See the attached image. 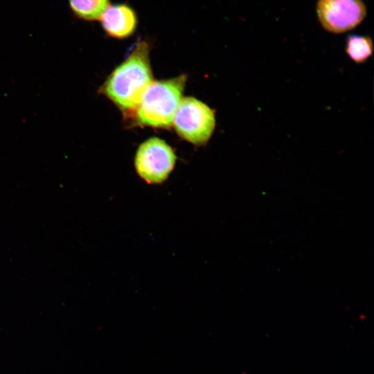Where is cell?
<instances>
[{
    "label": "cell",
    "mask_w": 374,
    "mask_h": 374,
    "mask_svg": "<svg viewBox=\"0 0 374 374\" xmlns=\"http://www.w3.org/2000/svg\"><path fill=\"white\" fill-rule=\"evenodd\" d=\"M345 50L348 57L354 62L364 63L373 54V40L367 35H349L346 39Z\"/></svg>",
    "instance_id": "ba28073f"
},
{
    "label": "cell",
    "mask_w": 374,
    "mask_h": 374,
    "mask_svg": "<svg viewBox=\"0 0 374 374\" xmlns=\"http://www.w3.org/2000/svg\"><path fill=\"white\" fill-rule=\"evenodd\" d=\"M176 155L163 140L153 137L143 142L137 150L134 166L138 175L149 184H161L168 178Z\"/></svg>",
    "instance_id": "277c9868"
},
{
    "label": "cell",
    "mask_w": 374,
    "mask_h": 374,
    "mask_svg": "<svg viewBox=\"0 0 374 374\" xmlns=\"http://www.w3.org/2000/svg\"><path fill=\"white\" fill-rule=\"evenodd\" d=\"M215 123L214 111L193 97L182 98L172 121L177 134L197 145L207 143L213 133Z\"/></svg>",
    "instance_id": "3957f363"
},
{
    "label": "cell",
    "mask_w": 374,
    "mask_h": 374,
    "mask_svg": "<svg viewBox=\"0 0 374 374\" xmlns=\"http://www.w3.org/2000/svg\"><path fill=\"white\" fill-rule=\"evenodd\" d=\"M150 51L148 42L138 41L128 57L99 89L125 115H133L143 93L152 82Z\"/></svg>",
    "instance_id": "6da1fadb"
},
{
    "label": "cell",
    "mask_w": 374,
    "mask_h": 374,
    "mask_svg": "<svg viewBox=\"0 0 374 374\" xmlns=\"http://www.w3.org/2000/svg\"><path fill=\"white\" fill-rule=\"evenodd\" d=\"M135 10L126 3L111 4L99 21L106 35L116 39H125L136 30L139 20Z\"/></svg>",
    "instance_id": "8992f818"
},
{
    "label": "cell",
    "mask_w": 374,
    "mask_h": 374,
    "mask_svg": "<svg viewBox=\"0 0 374 374\" xmlns=\"http://www.w3.org/2000/svg\"><path fill=\"white\" fill-rule=\"evenodd\" d=\"M185 75L152 81L143 93L134 114L138 125L168 128L182 100Z\"/></svg>",
    "instance_id": "7a4b0ae2"
},
{
    "label": "cell",
    "mask_w": 374,
    "mask_h": 374,
    "mask_svg": "<svg viewBox=\"0 0 374 374\" xmlns=\"http://www.w3.org/2000/svg\"><path fill=\"white\" fill-rule=\"evenodd\" d=\"M316 12L323 29L340 34L359 25L366 16L367 9L362 0H318Z\"/></svg>",
    "instance_id": "5b68a950"
},
{
    "label": "cell",
    "mask_w": 374,
    "mask_h": 374,
    "mask_svg": "<svg viewBox=\"0 0 374 374\" xmlns=\"http://www.w3.org/2000/svg\"><path fill=\"white\" fill-rule=\"evenodd\" d=\"M72 15L78 19L92 22L99 21L110 5L109 0H67Z\"/></svg>",
    "instance_id": "52a82bcc"
}]
</instances>
